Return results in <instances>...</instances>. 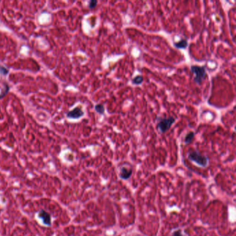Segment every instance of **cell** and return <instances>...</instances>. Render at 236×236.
<instances>
[{
    "mask_svg": "<svg viewBox=\"0 0 236 236\" xmlns=\"http://www.w3.org/2000/svg\"><path fill=\"white\" fill-rule=\"evenodd\" d=\"M194 137H195V133L193 132H190L188 134H187L184 138L185 144H190L191 141H192L193 138H194Z\"/></svg>",
    "mask_w": 236,
    "mask_h": 236,
    "instance_id": "8",
    "label": "cell"
},
{
    "mask_svg": "<svg viewBox=\"0 0 236 236\" xmlns=\"http://www.w3.org/2000/svg\"><path fill=\"white\" fill-rule=\"evenodd\" d=\"M5 85V92L3 93L1 95H0V98H2L3 97H4V96L6 95L7 94H8V92H9V90H10V87L7 84H4Z\"/></svg>",
    "mask_w": 236,
    "mask_h": 236,
    "instance_id": "12",
    "label": "cell"
},
{
    "mask_svg": "<svg viewBox=\"0 0 236 236\" xmlns=\"http://www.w3.org/2000/svg\"><path fill=\"white\" fill-rule=\"evenodd\" d=\"M143 81H144V78H143L142 76H135L134 78L132 80V84L134 85H139L141 84H142Z\"/></svg>",
    "mask_w": 236,
    "mask_h": 236,
    "instance_id": "9",
    "label": "cell"
},
{
    "mask_svg": "<svg viewBox=\"0 0 236 236\" xmlns=\"http://www.w3.org/2000/svg\"><path fill=\"white\" fill-rule=\"evenodd\" d=\"M38 216L40 218L42 219L44 224H46V225L47 226L51 225V215H49V213H48L47 212L44 211V210H42V211H40V213H39Z\"/></svg>",
    "mask_w": 236,
    "mask_h": 236,
    "instance_id": "5",
    "label": "cell"
},
{
    "mask_svg": "<svg viewBox=\"0 0 236 236\" xmlns=\"http://www.w3.org/2000/svg\"><path fill=\"white\" fill-rule=\"evenodd\" d=\"M172 236H182L181 233L180 231H174L173 234H172Z\"/></svg>",
    "mask_w": 236,
    "mask_h": 236,
    "instance_id": "14",
    "label": "cell"
},
{
    "mask_svg": "<svg viewBox=\"0 0 236 236\" xmlns=\"http://www.w3.org/2000/svg\"><path fill=\"white\" fill-rule=\"evenodd\" d=\"M190 71L193 74H195L194 81L199 85L201 84L206 76L205 67L193 65L190 67Z\"/></svg>",
    "mask_w": 236,
    "mask_h": 236,
    "instance_id": "2",
    "label": "cell"
},
{
    "mask_svg": "<svg viewBox=\"0 0 236 236\" xmlns=\"http://www.w3.org/2000/svg\"><path fill=\"white\" fill-rule=\"evenodd\" d=\"M175 122V119L173 117H170L168 118H161L157 124V127L161 133H165L168 130Z\"/></svg>",
    "mask_w": 236,
    "mask_h": 236,
    "instance_id": "3",
    "label": "cell"
},
{
    "mask_svg": "<svg viewBox=\"0 0 236 236\" xmlns=\"http://www.w3.org/2000/svg\"><path fill=\"white\" fill-rule=\"evenodd\" d=\"M188 159L202 167H206L209 164V158L206 157V156L201 155L200 152L197 151H192L189 152Z\"/></svg>",
    "mask_w": 236,
    "mask_h": 236,
    "instance_id": "1",
    "label": "cell"
},
{
    "mask_svg": "<svg viewBox=\"0 0 236 236\" xmlns=\"http://www.w3.org/2000/svg\"><path fill=\"white\" fill-rule=\"evenodd\" d=\"M95 110L96 111V112H98L99 114L103 115L105 114V109L104 105H102V104H97V105H95Z\"/></svg>",
    "mask_w": 236,
    "mask_h": 236,
    "instance_id": "10",
    "label": "cell"
},
{
    "mask_svg": "<svg viewBox=\"0 0 236 236\" xmlns=\"http://www.w3.org/2000/svg\"><path fill=\"white\" fill-rule=\"evenodd\" d=\"M0 73H1V74H3V75L6 76V75H7V74H8V70L6 68L4 67L0 66Z\"/></svg>",
    "mask_w": 236,
    "mask_h": 236,
    "instance_id": "13",
    "label": "cell"
},
{
    "mask_svg": "<svg viewBox=\"0 0 236 236\" xmlns=\"http://www.w3.org/2000/svg\"><path fill=\"white\" fill-rule=\"evenodd\" d=\"M132 170L130 168H127V167L123 166L120 168V176L123 179H127L130 177Z\"/></svg>",
    "mask_w": 236,
    "mask_h": 236,
    "instance_id": "6",
    "label": "cell"
},
{
    "mask_svg": "<svg viewBox=\"0 0 236 236\" xmlns=\"http://www.w3.org/2000/svg\"><path fill=\"white\" fill-rule=\"evenodd\" d=\"M97 4H98L97 1H95V0H92V1H90V3H89V8L91 9L94 8L96 6V5H97Z\"/></svg>",
    "mask_w": 236,
    "mask_h": 236,
    "instance_id": "11",
    "label": "cell"
},
{
    "mask_svg": "<svg viewBox=\"0 0 236 236\" xmlns=\"http://www.w3.org/2000/svg\"><path fill=\"white\" fill-rule=\"evenodd\" d=\"M84 115V111L82 110L81 107H76L73 110L69 111L67 114V116L69 118H73V119H78L80 118L81 117L83 116Z\"/></svg>",
    "mask_w": 236,
    "mask_h": 236,
    "instance_id": "4",
    "label": "cell"
},
{
    "mask_svg": "<svg viewBox=\"0 0 236 236\" xmlns=\"http://www.w3.org/2000/svg\"><path fill=\"white\" fill-rule=\"evenodd\" d=\"M188 40L183 39V40H180L179 42H175V43L174 44V45L176 48V49H184L188 46Z\"/></svg>",
    "mask_w": 236,
    "mask_h": 236,
    "instance_id": "7",
    "label": "cell"
}]
</instances>
